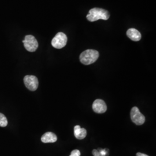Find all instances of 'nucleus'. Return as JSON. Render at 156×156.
<instances>
[{"mask_svg":"<svg viewBox=\"0 0 156 156\" xmlns=\"http://www.w3.org/2000/svg\"><path fill=\"white\" fill-rule=\"evenodd\" d=\"M109 16L110 15L109 12L104 9L94 8L90 10L86 17L89 22H94L100 19L107 20L109 18Z\"/></svg>","mask_w":156,"mask_h":156,"instance_id":"1","label":"nucleus"},{"mask_svg":"<svg viewBox=\"0 0 156 156\" xmlns=\"http://www.w3.org/2000/svg\"><path fill=\"white\" fill-rule=\"evenodd\" d=\"M99 57L98 51L88 49L83 51L79 56L80 62L84 65H90L97 60Z\"/></svg>","mask_w":156,"mask_h":156,"instance_id":"2","label":"nucleus"},{"mask_svg":"<svg viewBox=\"0 0 156 156\" xmlns=\"http://www.w3.org/2000/svg\"><path fill=\"white\" fill-rule=\"evenodd\" d=\"M24 48L30 52H34L38 48V43L36 38L31 35H28L25 37L23 41Z\"/></svg>","mask_w":156,"mask_h":156,"instance_id":"3","label":"nucleus"},{"mask_svg":"<svg viewBox=\"0 0 156 156\" xmlns=\"http://www.w3.org/2000/svg\"><path fill=\"white\" fill-rule=\"evenodd\" d=\"M67 37L63 33H58L51 41V45L56 49H62L67 45Z\"/></svg>","mask_w":156,"mask_h":156,"instance_id":"4","label":"nucleus"},{"mask_svg":"<svg viewBox=\"0 0 156 156\" xmlns=\"http://www.w3.org/2000/svg\"><path fill=\"white\" fill-rule=\"evenodd\" d=\"M131 119L133 123L138 126L142 125L145 123V117L136 106H134L130 112Z\"/></svg>","mask_w":156,"mask_h":156,"instance_id":"5","label":"nucleus"},{"mask_svg":"<svg viewBox=\"0 0 156 156\" xmlns=\"http://www.w3.org/2000/svg\"><path fill=\"white\" fill-rule=\"evenodd\" d=\"M24 83L26 87L32 91H35L38 87V80L34 75H26L24 78Z\"/></svg>","mask_w":156,"mask_h":156,"instance_id":"6","label":"nucleus"},{"mask_svg":"<svg viewBox=\"0 0 156 156\" xmlns=\"http://www.w3.org/2000/svg\"><path fill=\"white\" fill-rule=\"evenodd\" d=\"M92 108L94 112L97 113H104L107 110V106L105 101L101 99L95 100L93 104Z\"/></svg>","mask_w":156,"mask_h":156,"instance_id":"7","label":"nucleus"},{"mask_svg":"<svg viewBox=\"0 0 156 156\" xmlns=\"http://www.w3.org/2000/svg\"><path fill=\"white\" fill-rule=\"evenodd\" d=\"M128 38L133 41H139L141 39V34L135 28H129L127 31Z\"/></svg>","mask_w":156,"mask_h":156,"instance_id":"8","label":"nucleus"},{"mask_svg":"<svg viewBox=\"0 0 156 156\" xmlns=\"http://www.w3.org/2000/svg\"><path fill=\"white\" fill-rule=\"evenodd\" d=\"M57 137L56 135L51 132H47L41 137V141L43 143H54L57 141Z\"/></svg>","mask_w":156,"mask_h":156,"instance_id":"9","label":"nucleus"},{"mask_svg":"<svg viewBox=\"0 0 156 156\" xmlns=\"http://www.w3.org/2000/svg\"><path fill=\"white\" fill-rule=\"evenodd\" d=\"M74 135L78 140H83L87 135V131L84 128H81L80 126L74 127Z\"/></svg>","mask_w":156,"mask_h":156,"instance_id":"10","label":"nucleus"},{"mask_svg":"<svg viewBox=\"0 0 156 156\" xmlns=\"http://www.w3.org/2000/svg\"><path fill=\"white\" fill-rule=\"evenodd\" d=\"M8 125V120L4 115L0 113V127H5Z\"/></svg>","mask_w":156,"mask_h":156,"instance_id":"11","label":"nucleus"},{"mask_svg":"<svg viewBox=\"0 0 156 156\" xmlns=\"http://www.w3.org/2000/svg\"><path fill=\"white\" fill-rule=\"evenodd\" d=\"M107 154L108 153L106 152V150L100 149L98 151L94 149L93 151V154L94 156H107Z\"/></svg>","mask_w":156,"mask_h":156,"instance_id":"12","label":"nucleus"},{"mask_svg":"<svg viewBox=\"0 0 156 156\" xmlns=\"http://www.w3.org/2000/svg\"><path fill=\"white\" fill-rule=\"evenodd\" d=\"M80 156V152L79 150L75 149L72 151L71 153V154L69 156Z\"/></svg>","mask_w":156,"mask_h":156,"instance_id":"13","label":"nucleus"},{"mask_svg":"<svg viewBox=\"0 0 156 156\" xmlns=\"http://www.w3.org/2000/svg\"><path fill=\"white\" fill-rule=\"evenodd\" d=\"M136 156H147V154H145L144 153H136Z\"/></svg>","mask_w":156,"mask_h":156,"instance_id":"14","label":"nucleus"}]
</instances>
